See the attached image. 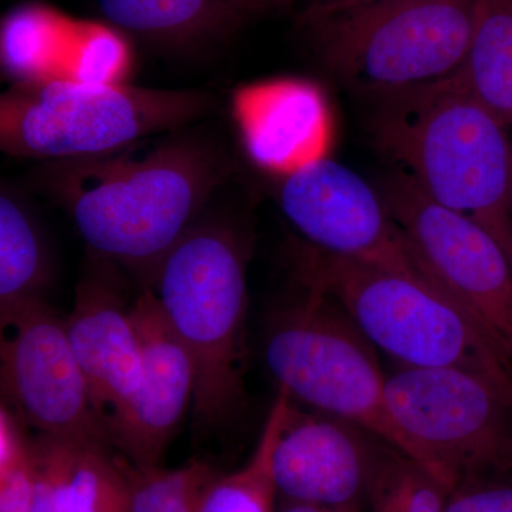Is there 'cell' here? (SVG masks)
<instances>
[{
	"label": "cell",
	"instance_id": "11",
	"mask_svg": "<svg viewBox=\"0 0 512 512\" xmlns=\"http://www.w3.org/2000/svg\"><path fill=\"white\" fill-rule=\"evenodd\" d=\"M400 453L353 421L289 403L272 454L278 497L335 512H372Z\"/></svg>",
	"mask_w": 512,
	"mask_h": 512
},
{
	"label": "cell",
	"instance_id": "30",
	"mask_svg": "<svg viewBox=\"0 0 512 512\" xmlns=\"http://www.w3.org/2000/svg\"><path fill=\"white\" fill-rule=\"evenodd\" d=\"M276 512H335L326 510V508L318 507V505L302 504V503H288L282 501L281 508Z\"/></svg>",
	"mask_w": 512,
	"mask_h": 512
},
{
	"label": "cell",
	"instance_id": "14",
	"mask_svg": "<svg viewBox=\"0 0 512 512\" xmlns=\"http://www.w3.org/2000/svg\"><path fill=\"white\" fill-rule=\"evenodd\" d=\"M131 319L143 355V382L113 447L131 463L156 466L194 400V367L150 288L131 303Z\"/></svg>",
	"mask_w": 512,
	"mask_h": 512
},
{
	"label": "cell",
	"instance_id": "4",
	"mask_svg": "<svg viewBox=\"0 0 512 512\" xmlns=\"http://www.w3.org/2000/svg\"><path fill=\"white\" fill-rule=\"evenodd\" d=\"M298 278L335 299L375 348L400 366L471 373L512 400L511 360L463 306L421 272L308 245L299 254Z\"/></svg>",
	"mask_w": 512,
	"mask_h": 512
},
{
	"label": "cell",
	"instance_id": "20",
	"mask_svg": "<svg viewBox=\"0 0 512 512\" xmlns=\"http://www.w3.org/2000/svg\"><path fill=\"white\" fill-rule=\"evenodd\" d=\"M291 397L278 389L252 457L235 473L220 476L208 487L198 512H276L278 497L272 473V454Z\"/></svg>",
	"mask_w": 512,
	"mask_h": 512
},
{
	"label": "cell",
	"instance_id": "26",
	"mask_svg": "<svg viewBox=\"0 0 512 512\" xmlns=\"http://www.w3.org/2000/svg\"><path fill=\"white\" fill-rule=\"evenodd\" d=\"M77 446L37 436L33 439L35 495L32 512H70V490Z\"/></svg>",
	"mask_w": 512,
	"mask_h": 512
},
{
	"label": "cell",
	"instance_id": "16",
	"mask_svg": "<svg viewBox=\"0 0 512 512\" xmlns=\"http://www.w3.org/2000/svg\"><path fill=\"white\" fill-rule=\"evenodd\" d=\"M96 3L111 28L171 50L225 42L245 23L227 0H96Z\"/></svg>",
	"mask_w": 512,
	"mask_h": 512
},
{
	"label": "cell",
	"instance_id": "21",
	"mask_svg": "<svg viewBox=\"0 0 512 512\" xmlns=\"http://www.w3.org/2000/svg\"><path fill=\"white\" fill-rule=\"evenodd\" d=\"M130 487L131 512H198L218 471L202 460L178 468L141 466L119 453Z\"/></svg>",
	"mask_w": 512,
	"mask_h": 512
},
{
	"label": "cell",
	"instance_id": "15",
	"mask_svg": "<svg viewBox=\"0 0 512 512\" xmlns=\"http://www.w3.org/2000/svg\"><path fill=\"white\" fill-rule=\"evenodd\" d=\"M322 103L312 87L278 83L248 90L237 100V119L249 156L281 174L306 163L322 130Z\"/></svg>",
	"mask_w": 512,
	"mask_h": 512
},
{
	"label": "cell",
	"instance_id": "6",
	"mask_svg": "<svg viewBox=\"0 0 512 512\" xmlns=\"http://www.w3.org/2000/svg\"><path fill=\"white\" fill-rule=\"evenodd\" d=\"M301 286L265 320V365L278 389L309 409L360 424L413 460L387 407L379 350L328 293Z\"/></svg>",
	"mask_w": 512,
	"mask_h": 512
},
{
	"label": "cell",
	"instance_id": "5",
	"mask_svg": "<svg viewBox=\"0 0 512 512\" xmlns=\"http://www.w3.org/2000/svg\"><path fill=\"white\" fill-rule=\"evenodd\" d=\"M215 106L201 90H164L53 77L12 83L0 97V147L46 163L116 153L173 133Z\"/></svg>",
	"mask_w": 512,
	"mask_h": 512
},
{
	"label": "cell",
	"instance_id": "24",
	"mask_svg": "<svg viewBox=\"0 0 512 512\" xmlns=\"http://www.w3.org/2000/svg\"><path fill=\"white\" fill-rule=\"evenodd\" d=\"M35 495L33 439L29 427L0 407V512H32Z\"/></svg>",
	"mask_w": 512,
	"mask_h": 512
},
{
	"label": "cell",
	"instance_id": "22",
	"mask_svg": "<svg viewBox=\"0 0 512 512\" xmlns=\"http://www.w3.org/2000/svg\"><path fill=\"white\" fill-rule=\"evenodd\" d=\"M70 512H131L130 487L119 453L77 447Z\"/></svg>",
	"mask_w": 512,
	"mask_h": 512
},
{
	"label": "cell",
	"instance_id": "27",
	"mask_svg": "<svg viewBox=\"0 0 512 512\" xmlns=\"http://www.w3.org/2000/svg\"><path fill=\"white\" fill-rule=\"evenodd\" d=\"M444 512H512V473L467 481L448 494Z\"/></svg>",
	"mask_w": 512,
	"mask_h": 512
},
{
	"label": "cell",
	"instance_id": "1",
	"mask_svg": "<svg viewBox=\"0 0 512 512\" xmlns=\"http://www.w3.org/2000/svg\"><path fill=\"white\" fill-rule=\"evenodd\" d=\"M134 147V146H131ZM47 163V191L92 255L153 284L158 266L195 224L229 174L208 138H165L141 151Z\"/></svg>",
	"mask_w": 512,
	"mask_h": 512
},
{
	"label": "cell",
	"instance_id": "31",
	"mask_svg": "<svg viewBox=\"0 0 512 512\" xmlns=\"http://www.w3.org/2000/svg\"><path fill=\"white\" fill-rule=\"evenodd\" d=\"M512 147V141H511ZM510 202H511V218H512V154H511V190H510Z\"/></svg>",
	"mask_w": 512,
	"mask_h": 512
},
{
	"label": "cell",
	"instance_id": "10",
	"mask_svg": "<svg viewBox=\"0 0 512 512\" xmlns=\"http://www.w3.org/2000/svg\"><path fill=\"white\" fill-rule=\"evenodd\" d=\"M2 403L40 436L111 448L70 345L66 319L33 299L0 311Z\"/></svg>",
	"mask_w": 512,
	"mask_h": 512
},
{
	"label": "cell",
	"instance_id": "28",
	"mask_svg": "<svg viewBox=\"0 0 512 512\" xmlns=\"http://www.w3.org/2000/svg\"><path fill=\"white\" fill-rule=\"evenodd\" d=\"M379 2H384V0H306L305 6L298 13L296 22L302 28L309 23Z\"/></svg>",
	"mask_w": 512,
	"mask_h": 512
},
{
	"label": "cell",
	"instance_id": "2",
	"mask_svg": "<svg viewBox=\"0 0 512 512\" xmlns=\"http://www.w3.org/2000/svg\"><path fill=\"white\" fill-rule=\"evenodd\" d=\"M373 146L431 201L473 221L512 266V138L450 79L367 100Z\"/></svg>",
	"mask_w": 512,
	"mask_h": 512
},
{
	"label": "cell",
	"instance_id": "29",
	"mask_svg": "<svg viewBox=\"0 0 512 512\" xmlns=\"http://www.w3.org/2000/svg\"><path fill=\"white\" fill-rule=\"evenodd\" d=\"M227 2L247 22L248 19L256 16L269 15V13L291 8L299 0H227Z\"/></svg>",
	"mask_w": 512,
	"mask_h": 512
},
{
	"label": "cell",
	"instance_id": "19",
	"mask_svg": "<svg viewBox=\"0 0 512 512\" xmlns=\"http://www.w3.org/2000/svg\"><path fill=\"white\" fill-rule=\"evenodd\" d=\"M72 36L50 10L32 5L13 10L2 25L3 72L13 83L63 77Z\"/></svg>",
	"mask_w": 512,
	"mask_h": 512
},
{
	"label": "cell",
	"instance_id": "18",
	"mask_svg": "<svg viewBox=\"0 0 512 512\" xmlns=\"http://www.w3.org/2000/svg\"><path fill=\"white\" fill-rule=\"evenodd\" d=\"M52 261L42 229L25 198L3 183L0 190V311L45 299Z\"/></svg>",
	"mask_w": 512,
	"mask_h": 512
},
{
	"label": "cell",
	"instance_id": "17",
	"mask_svg": "<svg viewBox=\"0 0 512 512\" xmlns=\"http://www.w3.org/2000/svg\"><path fill=\"white\" fill-rule=\"evenodd\" d=\"M448 79L512 127V0H476L470 49Z\"/></svg>",
	"mask_w": 512,
	"mask_h": 512
},
{
	"label": "cell",
	"instance_id": "8",
	"mask_svg": "<svg viewBox=\"0 0 512 512\" xmlns=\"http://www.w3.org/2000/svg\"><path fill=\"white\" fill-rule=\"evenodd\" d=\"M386 402L414 463L448 493L474 478L512 473V400L487 380L399 366L387 375Z\"/></svg>",
	"mask_w": 512,
	"mask_h": 512
},
{
	"label": "cell",
	"instance_id": "13",
	"mask_svg": "<svg viewBox=\"0 0 512 512\" xmlns=\"http://www.w3.org/2000/svg\"><path fill=\"white\" fill-rule=\"evenodd\" d=\"M90 258L66 325L94 410L113 446L140 392L143 355L119 266Z\"/></svg>",
	"mask_w": 512,
	"mask_h": 512
},
{
	"label": "cell",
	"instance_id": "3",
	"mask_svg": "<svg viewBox=\"0 0 512 512\" xmlns=\"http://www.w3.org/2000/svg\"><path fill=\"white\" fill-rule=\"evenodd\" d=\"M251 251L244 225L202 215L164 256L150 286L191 357L195 421L211 433L231 427L247 407Z\"/></svg>",
	"mask_w": 512,
	"mask_h": 512
},
{
	"label": "cell",
	"instance_id": "23",
	"mask_svg": "<svg viewBox=\"0 0 512 512\" xmlns=\"http://www.w3.org/2000/svg\"><path fill=\"white\" fill-rule=\"evenodd\" d=\"M131 52L119 30L84 25L73 30L64 63L63 79L97 84L126 83L131 72Z\"/></svg>",
	"mask_w": 512,
	"mask_h": 512
},
{
	"label": "cell",
	"instance_id": "12",
	"mask_svg": "<svg viewBox=\"0 0 512 512\" xmlns=\"http://www.w3.org/2000/svg\"><path fill=\"white\" fill-rule=\"evenodd\" d=\"M275 198L309 247L383 268L421 272L379 190L339 161L313 157L279 174Z\"/></svg>",
	"mask_w": 512,
	"mask_h": 512
},
{
	"label": "cell",
	"instance_id": "7",
	"mask_svg": "<svg viewBox=\"0 0 512 512\" xmlns=\"http://www.w3.org/2000/svg\"><path fill=\"white\" fill-rule=\"evenodd\" d=\"M476 0H384L302 26L326 70L365 100L446 80L470 49Z\"/></svg>",
	"mask_w": 512,
	"mask_h": 512
},
{
	"label": "cell",
	"instance_id": "9",
	"mask_svg": "<svg viewBox=\"0 0 512 512\" xmlns=\"http://www.w3.org/2000/svg\"><path fill=\"white\" fill-rule=\"evenodd\" d=\"M377 190L424 276L463 306L512 362V266L500 245L431 201L399 170Z\"/></svg>",
	"mask_w": 512,
	"mask_h": 512
},
{
	"label": "cell",
	"instance_id": "25",
	"mask_svg": "<svg viewBox=\"0 0 512 512\" xmlns=\"http://www.w3.org/2000/svg\"><path fill=\"white\" fill-rule=\"evenodd\" d=\"M448 491L404 454L384 474L372 512H444Z\"/></svg>",
	"mask_w": 512,
	"mask_h": 512
}]
</instances>
